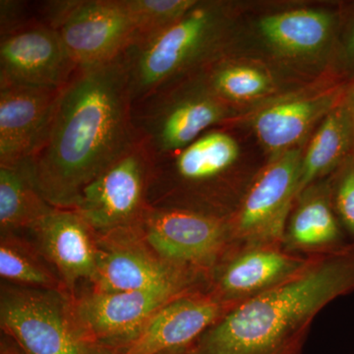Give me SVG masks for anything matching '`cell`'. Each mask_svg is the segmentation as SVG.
I'll return each instance as SVG.
<instances>
[{"label":"cell","instance_id":"6","mask_svg":"<svg viewBox=\"0 0 354 354\" xmlns=\"http://www.w3.org/2000/svg\"><path fill=\"white\" fill-rule=\"evenodd\" d=\"M302 157L297 148L276 156L249 185L230 218L235 251L283 246L288 214L299 190Z\"/></svg>","mask_w":354,"mask_h":354},{"label":"cell","instance_id":"1","mask_svg":"<svg viewBox=\"0 0 354 354\" xmlns=\"http://www.w3.org/2000/svg\"><path fill=\"white\" fill-rule=\"evenodd\" d=\"M131 109L122 55L78 67L62 88L44 143L25 162L51 206L73 209L84 187L136 141Z\"/></svg>","mask_w":354,"mask_h":354},{"label":"cell","instance_id":"19","mask_svg":"<svg viewBox=\"0 0 354 354\" xmlns=\"http://www.w3.org/2000/svg\"><path fill=\"white\" fill-rule=\"evenodd\" d=\"M354 144V120L348 102L335 106L322 120L302 157L298 196L314 181L348 162Z\"/></svg>","mask_w":354,"mask_h":354},{"label":"cell","instance_id":"21","mask_svg":"<svg viewBox=\"0 0 354 354\" xmlns=\"http://www.w3.org/2000/svg\"><path fill=\"white\" fill-rule=\"evenodd\" d=\"M55 207L44 199L25 162L0 167V228L2 235L32 230Z\"/></svg>","mask_w":354,"mask_h":354},{"label":"cell","instance_id":"5","mask_svg":"<svg viewBox=\"0 0 354 354\" xmlns=\"http://www.w3.org/2000/svg\"><path fill=\"white\" fill-rule=\"evenodd\" d=\"M2 327L29 354H113L84 330L75 308L55 290L11 288L0 304Z\"/></svg>","mask_w":354,"mask_h":354},{"label":"cell","instance_id":"20","mask_svg":"<svg viewBox=\"0 0 354 354\" xmlns=\"http://www.w3.org/2000/svg\"><path fill=\"white\" fill-rule=\"evenodd\" d=\"M334 18L325 11L300 10L272 14L260 21V32L274 48L292 57L312 55L330 41Z\"/></svg>","mask_w":354,"mask_h":354},{"label":"cell","instance_id":"13","mask_svg":"<svg viewBox=\"0 0 354 354\" xmlns=\"http://www.w3.org/2000/svg\"><path fill=\"white\" fill-rule=\"evenodd\" d=\"M230 308L214 295H186L158 310L120 354L183 351Z\"/></svg>","mask_w":354,"mask_h":354},{"label":"cell","instance_id":"25","mask_svg":"<svg viewBox=\"0 0 354 354\" xmlns=\"http://www.w3.org/2000/svg\"><path fill=\"white\" fill-rule=\"evenodd\" d=\"M333 207L344 232L354 239V158L346 162L333 193Z\"/></svg>","mask_w":354,"mask_h":354},{"label":"cell","instance_id":"27","mask_svg":"<svg viewBox=\"0 0 354 354\" xmlns=\"http://www.w3.org/2000/svg\"><path fill=\"white\" fill-rule=\"evenodd\" d=\"M344 55L351 64H354V19L349 25L344 41Z\"/></svg>","mask_w":354,"mask_h":354},{"label":"cell","instance_id":"18","mask_svg":"<svg viewBox=\"0 0 354 354\" xmlns=\"http://www.w3.org/2000/svg\"><path fill=\"white\" fill-rule=\"evenodd\" d=\"M344 228L327 195L304 198L286 223L283 247L291 253L318 255L346 245Z\"/></svg>","mask_w":354,"mask_h":354},{"label":"cell","instance_id":"14","mask_svg":"<svg viewBox=\"0 0 354 354\" xmlns=\"http://www.w3.org/2000/svg\"><path fill=\"white\" fill-rule=\"evenodd\" d=\"M309 257L281 245L249 247L232 253L218 274L215 297L232 307L288 281L301 271Z\"/></svg>","mask_w":354,"mask_h":354},{"label":"cell","instance_id":"8","mask_svg":"<svg viewBox=\"0 0 354 354\" xmlns=\"http://www.w3.org/2000/svg\"><path fill=\"white\" fill-rule=\"evenodd\" d=\"M137 223L158 257L195 271L234 247L230 220L201 212L148 206Z\"/></svg>","mask_w":354,"mask_h":354},{"label":"cell","instance_id":"15","mask_svg":"<svg viewBox=\"0 0 354 354\" xmlns=\"http://www.w3.org/2000/svg\"><path fill=\"white\" fill-rule=\"evenodd\" d=\"M32 230L65 285L73 288L82 279L93 281L97 261V247L92 234L94 230L78 212L55 208Z\"/></svg>","mask_w":354,"mask_h":354},{"label":"cell","instance_id":"11","mask_svg":"<svg viewBox=\"0 0 354 354\" xmlns=\"http://www.w3.org/2000/svg\"><path fill=\"white\" fill-rule=\"evenodd\" d=\"M77 67L108 64L136 38L124 0H79L57 31Z\"/></svg>","mask_w":354,"mask_h":354},{"label":"cell","instance_id":"9","mask_svg":"<svg viewBox=\"0 0 354 354\" xmlns=\"http://www.w3.org/2000/svg\"><path fill=\"white\" fill-rule=\"evenodd\" d=\"M191 283H167L146 290L94 292L75 305L79 322L95 341L122 351L143 330L156 313L183 295Z\"/></svg>","mask_w":354,"mask_h":354},{"label":"cell","instance_id":"2","mask_svg":"<svg viewBox=\"0 0 354 354\" xmlns=\"http://www.w3.org/2000/svg\"><path fill=\"white\" fill-rule=\"evenodd\" d=\"M354 290V241L310 256L301 271L230 307L183 354H302L314 319Z\"/></svg>","mask_w":354,"mask_h":354},{"label":"cell","instance_id":"10","mask_svg":"<svg viewBox=\"0 0 354 354\" xmlns=\"http://www.w3.org/2000/svg\"><path fill=\"white\" fill-rule=\"evenodd\" d=\"M0 36V85L62 88L78 69L59 32L37 18Z\"/></svg>","mask_w":354,"mask_h":354},{"label":"cell","instance_id":"29","mask_svg":"<svg viewBox=\"0 0 354 354\" xmlns=\"http://www.w3.org/2000/svg\"><path fill=\"white\" fill-rule=\"evenodd\" d=\"M1 354H21L19 353H17V351H2ZM23 354H25L23 353Z\"/></svg>","mask_w":354,"mask_h":354},{"label":"cell","instance_id":"3","mask_svg":"<svg viewBox=\"0 0 354 354\" xmlns=\"http://www.w3.org/2000/svg\"><path fill=\"white\" fill-rule=\"evenodd\" d=\"M225 28L221 4L198 1L174 24L133 41L121 55L132 104L165 84L213 64Z\"/></svg>","mask_w":354,"mask_h":354},{"label":"cell","instance_id":"31","mask_svg":"<svg viewBox=\"0 0 354 354\" xmlns=\"http://www.w3.org/2000/svg\"><path fill=\"white\" fill-rule=\"evenodd\" d=\"M23 353H24L25 354H29V353H25V351H23Z\"/></svg>","mask_w":354,"mask_h":354},{"label":"cell","instance_id":"30","mask_svg":"<svg viewBox=\"0 0 354 354\" xmlns=\"http://www.w3.org/2000/svg\"><path fill=\"white\" fill-rule=\"evenodd\" d=\"M183 351L184 349H183V351H169V353H165L162 354H181L183 353Z\"/></svg>","mask_w":354,"mask_h":354},{"label":"cell","instance_id":"26","mask_svg":"<svg viewBox=\"0 0 354 354\" xmlns=\"http://www.w3.org/2000/svg\"><path fill=\"white\" fill-rule=\"evenodd\" d=\"M34 18L36 16L28 10L27 2L15 0L0 1V35L12 31Z\"/></svg>","mask_w":354,"mask_h":354},{"label":"cell","instance_id":"23","mask_svg":"<svg viewBox=\"0 0 354 354\" xmlns=\"http://www.w3.org/2000/svg\"><path fill=\"white\" fill-rule=\"evenodd\" d=\"M0 274L22 285L55 290L57 279L50 272L12 239H2L0 246Z\"/></svg>","mask_w":354,"mask_h":354},{"label":"cell","instance_id":"28","mask_svg":"<svg viewBox=\"0 0 354 354\" xmlns=\"http://www.w3.org/2000/svg\"><path fill=\"white\" fill-rule=\"evenodd\" d=\"M349 106H351V113H353V120H354V88L353 91H351V99L348 102Z\"/></svg>","mask_w":354,"mask_h":354},{"label":"cell","instance_id":"24","mask_svg":"<svg viewBox=\"0 0 354 354\" xmlns=\"http://www.w3.org/2000/svg\"><path fill=\"white\" fill-rule=\"evenodd\" d=\"M197 2L196 0H124L125 6L136 24L134 41L174 24L196 6Z\"/></svg>","mask_w":354,"mask_h":354},{"label":"cell","instance_id":"17","mask_svg":"<svg viewBox=\"0 0 354 354\" xmlns=\"http://www.w3.org/2000/svg\"><path fill=\"white\" fill-rule=\"evenodd\" d=\"M335 102V94H325L279 102L257 116L254 130L265 149L281 155L293 149L317 121L324 120Z\"/></svg>","mask_w":354,"mask_h":354},{"label":"cell","instance_id":"4","mask_svg":"<svg viewBox=\"0 0 354 354\" xmlns=\"http://www.w3.org/2000/svg\"><path fill=\"white\" fill-rule=\"evenodd\" d=\"M228 115L227 104L209 87L204 69L133 102L131 123L135 139L153 162L186 148Z\"/></svg>","mask_w":354,"mask_h":354},{"label":"cell","instance_id":"22","mask_svg":"<svg viewBox=\"0 0 354 354\" xmlns=\"http://www.w3.org/2000/svg\"><path fill=\"white\" fill-rule=\"evenodd\" d=\"M205 71L209 87L223 102L254 99L271 87V81L265 73L245 65L213 62Z\"/></svg>","mask_w":354,"mask_h":354},{"label":"cell","instance_id":"12","mask_svg":"<svg viewBox=\"0 0 354 354\" xmlns=\"http://www.w3.org/2000/svg\"><path fill=\"white\" fill-rule=\"evenodd\" d=\"M62 88L0 85V167L23 164L38 151Z\"/></svg>","mask_w":354,"mask_h":354},{"label":"cell","instance_id":"16","mask_svg":"<svg viewBox=\"0 0 354 354\" xmlns=\"http://www.w3.org/2000/svg\"><path fill=\"white\" fill-rule=\"evenodd\" d=\"M195 270L153 257L134 246L97 248L93 281L97 292L146 290L167 283H191Z\"/></svg>","mask_w":354,"mask_h":354},{"label":"cell","instance_id":"7","mask_svg":"<svg viewBox=\"0 0 354 354\" xmlns=\"http://www.w3.org/2000/svg\"><path fill=\"white\" fill-rule=\"evenodd\" d=\"M152 167V158L136 140L84 187L73 209L95 232L135 225L149 206Z\"/></svg>","mask_w":354,"mask_h":354}]
</instances>
